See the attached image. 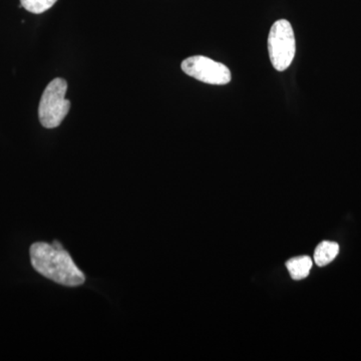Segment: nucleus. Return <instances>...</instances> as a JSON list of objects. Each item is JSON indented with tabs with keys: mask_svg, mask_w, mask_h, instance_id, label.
Here are the masks:
<instances>
[{
	"mask_svg": "<svg viewBox=\"0 0 361 361\" xmlns=\"http://www.w3.org/2000/svg\"><path fill=\"white\" fill-rule=\"evenodd\" d=\"M68 82L63 78L51 80L45 87L39 106L40 123L47 129L59 127L71 109V102L66 99Z\"/></svg>",
	"mask_w": 361,
	"mask_h": 361,
	"instance_id": "2",
	"label": "nucleus"
},
{
	"mask_svg": "<svg viewBox=\"0 0 361 361\" xmlns=\"http://www.w3.org/2000/svg\"><path fill=\"white\" fill-rule=\"evenodd\" d=\"M339 245L336 242L324 241L315 249L314 261L316 264L323 267L329 265L338 255Z\"/></svg>",
	"mask_w": 361,
	"mask_h": 361,
	"instance_id": "6",
	"label": "nucleus"
},
{
	"mask_svg": "<svg viewBox=\"0 0 361 361\" xmlns=\"http://www.w3.org/2000/svg\"><path fill=\"white\" fill-rule=\"evenodd\" d=\"M295 51V37L290 23L277 20L268 37V52L273 68L278 71H286L293 61Z\"/></svg>",
	"mask_w": 361,
	"mask_h": 361,
	"instance_id": "3",
	"label": "nucleus"
},
{
	"mask_svg": "<svg viewBox=\"0 0 361 361\" xmlns=\"http://www.w3.org/2000/svg\"><path fill=\"white\" fill-rule=\"evenodd\" d=\"M30 259L33 268L47 279L70 287L84 284V273L65 249L39 242L30 247Z\"/></svg>",
	"mask_w": 361,
	"mask_h": 361,
	"instance_id": "1",
	"label": "nucleus"
},
{
	"mask_svg": "<svg viewBox=\"0 0 361 361\" xmlns=\"http://www.w3.org/2000/svg\"><path fill=\"white\" fill-rule=\"evenodd\" d=\"M182 71L189 77L209 85H224L231 80V71L223 63L206 56H196L185 59Z\"/></svg>",
	"mask_w": 361,
	"mask_h": 361,
	"instance_id": "4",
	"label": "nucleus"
},
{
	"mask_svg": "<svg viewBox=\"0 0 361 361\" xmlns=\"http://www.w3.org/2000/svg\"><path fill=\"white\" fill-rule=\"evenodd\" d=\"M286 267L292 279L301 280L310 275L312 267V259L310 256H299L287 261Z\"/></svg>",
	"mask_w": 361,
	"mask_h": 361,
	"instance_id": "5",
	"label": "nucleus"
},
{
	"mask_svg": "<svg viewBox=\"0 0 361 361\" xmlns=\"http://www.w3.org/2000/svg\"><path fill=\"white\" fill-rule=\"evenodd\" d=\"M58 0H20V6L35 14L44 13L56 4Z\"/></svg>",
	"mask_w": 361,
	"mask_h": 361,
	"instance_id": "7",
	"label": "nucleus"
}]
</instances>
